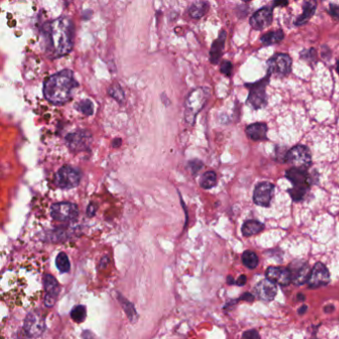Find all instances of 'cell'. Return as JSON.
<instances>
[{
  "mask_svg": "<svg viewBox=\"0 0 339 339\" xmlns=\"http://www.w3.org/2000/svg\"><path fill=\"white\" fill-rule=\"evenodd\" d=\"M42 36L48 57H63L73 49L74 24L68 17H59L43 26Z\"/></svg>",
  "mask_w": 339,
  "mask_h": 339,
  "instance_id": "1",
  "label": "cell"
},
{
  "mask_svg": "<svg viewBox=\"0 0 339 339\" xmlns=\"http://www.w3.org/2000/svg\"><path fill=\"white\" fill-rule=\"evenodd\" d=\"M77 86L73 71L62 70L45 80L43 94L51 104L64 105L72 99L73 91Z\"/></svg>",
  "mask_w": 339,
  "mask_h": 339,
  "instance_id": "2",
  "label": "cell"
},
{
  "mask_svg": "<svg viewBox=\"0 0 339 339\" xmlns=\"http://www.w3.org/2000/svg\"><path fill=\"white\" fill-rule=\"evenodd\" d=\"M210 92L207 88L195 89L188 95L184 104V120L187 124L193 125L198 112L205 106Z\"/></svg>",
  "mask_w": 339,
  "mask_h": 339,
  "instance_id": "3",
  "label": "cell"
},
{
  "mask_svg": "<svg viewBox=\"0 0 339 339\" xmlns=\"http://www.w3.org/2000/svg\"><path fill=\"white\" fill-rule=\"evenodd\" d=\"M81 178L82 175L80 170L70 165H66L58 170L55 175L54 182L57 187L68 190L77 187L80 184Z\"/></svg>",
  "mask_w": 339,
  "mask_h": 339,
  "instance_id": "4",
  "label": "cell"
},
{
  "mask_svg": "<svg viewBox=\"0 0 339 339\" xmlns=\"http://www.w3.org/2000/svg\"><path fill=\"white\" fill-rule=\"evenodd\" d=\"M286 161L295 168L306 170L312 164L310 151L304 146H296L286 154Z\"/></svg>",
  "mask_w": 339,
  "mask_h": 339,
  "instance_id": "5",
  "label": "cell"
},
{
  "mask_svg": "<svg viewBox=\"0 0 339 339\" xmlns=\"http://www.w3.org/2000/svg\"><path fill=\"white\" fill-rule=\"evenodd\" d=\"M270 74H268L267 77H265L263 80L253 83V84H248L247 87H249L250 94L248 98V103L251 104L256 109L261 108L267 104V96H266V87L269 83L270 80Z\"/></svg>",
  "mask_w": 339,
  "mask_h": 339,
  "instance_id": "6",
  "label": "cell"
},
{
  "mask_svg": "<svg viewBox=\"0 0 339 339\" xmlns=\"http://www.w3.org/2000/svg\"><path fill=\"white\" fill-rule=\"evenodd\" d=\"M79 215L78 206L71 202L56 203L51 207V216L59 222H69L76 220Z\"/></svg>",
  "mask_w": 339,
  "mask_h": 339,
  "instance_id": "7",
  "label": "cell"
},
{
  "mask_svg": "<svg viewBox=\"0 0 339 339\" xmlns=\"http://www.w3.org/2000/svg\"><path fill=\"white\" fill-rule=\"evenodd\" d=\"M92 142V134L86 129H80L69 133L66 136V144L70 150L79 152L89 149Z\"/></svg>",
  "mask_w": 339,
  "mask_h": 339,
  "instance_id": "8",
  "label": "cell"
},
{
  "mask_svg": "<svg viewBox=\"0 0 339 339\" xmlns=\"http://www.w3.org/2000/svg\"><path fill=\"white\" fill-rule=\"evenodd\" d=\"M46 328V323L42 316L37 312H32L24 319V330L29 337H39Z\"/></svg>",
  "mask_w": 339,
  "mask_h": 339,
  "instance_id": "9",
  "label": "cell"
},
{
  "mask_svg": "<svg viewBox=\"0 0 339 339\" xmlns=\"http://www.w3.org/2000/svg\"><path fill=\"white\" fill-rule=\"evenodd\" d=\"M292 70V59L287 54H276L268 61V74L285 77Z\"/></svg>",
  "mask_w": 339,
  "mask_h": 339,
  "instance_id": "10",
  "label": "cell"
},
{
  "mask_svg": "<svg viewBox=\"0 0 339 339\" xmlns=\"http://www.w3.org/2000/svg\"><path fill=\"white\" fill-rule=\"evenodd\" d=\"M275 186L269 182L260 183L254 192V202L262 207H268L273 199Z\"/></svg>",
  "mask_w": 339,
  "mask_h": 339,
  "instance_id": "11",
  "label": "cell"
},
{
  "mask_svg": "<svg viewBox=\"0 0 339 339\" xmlns=\"http://www.w3.org/2000/svg\"><path fill=\"white\" fill-rule=\"evenodd\" d=\"M329 280H330V276H329L328 270L326 269V267L323 264L318 263L312 270L307 282H308L309 288L317 289L322 286H326L329 282Z\"/></svg>",
  "mask_w": 339,
  "mask_h": 339,
  "instance_id": "12",
  "label": "cell"
},
{
  "mask_svg": "<svg viewBox=\"0 0 339 339\" xmlns=\"http://www.w3.org/2000/svg\"><path fill=\"white\" fill-rule=\"evenodd\" d=\"M44 286L46 290V297L44 299V303L48 307H52L56 300L57 297L60 294V286L56 278L51 275H45L44 276Z\"/></svg>",
  "mask_w": 339,
  "mask_h": 339,
  "instance_id": "13",
  "label": "cell"
},
{
  "mask_svg": "<svg viewBox=\"0 0 339 339\" xmlns=\"http://www.w3.org/2000/svg\"><path fill=\"white\" fill-rule=\"evenodd\" d=\"M273 21V8L263 7L258 10L250 19L251 26L256 30H264Z\"/></svg>",
  "mask_w": 339,
  "mask_h": 339,
  "instance_id": "14",
  "label": "cell"
},
{
  "mask_svg": "<svg viewBox=\"0 0 339 339\" xmlns=\"http://www.w3.org/2000/svg\"><path fill=\"white\" fill-rule=\"evenodd\" d=\"M286 177L294 184V187L308 189L310 182L306 170L292 167L286 172Z\"/></svg>",
  "mask_w": 339,
  "mask_h": 339,
  "instance_id": "15",
  "label": "cell"
},
{
  "mask_svg": "<svg viewBox=\"0 0 339 339\" xmlns=\"http://www.w3.org/2000/svg\"><path fill=\"white\" fill-rule=\"evenodd\" d=\"M276 284H274L273 281H271L270 279H263L261 280L255 289L256 295L261 298L262 300L265 301H271L273 300L276 295Z\"/></svg>",
  "mask_w": 339,
  "mask_h": 339,
  "instance_id": "16",
  "label": "cell"
},
{
  "mask_svg": "<svg viewBox=\"0 0 339 339\" xmlns=\"http://www.w3.org/2000/svg\"><path fill=\"white\" fill-rule=\"evenodd\" d=\"M267 278L280 286H288L292 281V275L289 269L270 267L266 272Z\"/></svg>",
  "mask_w": 339,
  "mask_h": 339,
  "instance_id": "17",
  "label": "cell"
},
{
  "mask_svg": "<svg viewBox=\"0 0 339 339\" xmlns=\"http://www.w3.org/2000/svg\"><path fill=\"white\" fill-rule=\"evenodd\" d=\"M290 272L292 275V280L296 285H303L304 282L308 281L312 271L309 270L307 264L299 263L297 266H292Z\"/></svg>",
  "mask_w": 339,
  "mask_h": 339,
  "instance_id": "18",
  "label": "cell"
},
{
  "mask_svg": "<svg viewBox=\"0 0 339 339\" xmlns=\"http://www.w3.org/2000/svg\"><path fill=\"white\" fill-rule=\"evenodd\" d=\"M226 37L227 34L224 30L221 31V33L219 34V37L213 42L211 50H210V61L211 63L216 65L219 63L221 56H222V52L225 46V41H226Z\"/></svg>",
  "mask_w": 339,
  "mask_h": 339,
  "instance_id": "19",
  "label": "cell"
},
{
  "mask_svg": "<svg viewBox=\"0 0 339 339\" xmlns=\"http://www.w3.org/2000/svg\"><path fill=\"white\" fill-rule=\"evenodd\" d=\"M268 127L262 123H256L247 127L246 132L248 136L253 140H265L267 138Z\"/></svg>",
  "mask_w": 339,
  "mask_h": 339,
  "instance_id": "20",
  "label": "cell"
},
{
  "mask_svg": "<svg viewBox=\"0 0 339 339\" xmlns=\"http://www.w3.org/2000/svg\"><path fill=\"white\" fill-rule=\"evenodd\" d=\"M317 10V2L307 1L303 5V13L298 17L296 25H303L308 21Z\"/></svg>",
  "mask_w": 339,
  "mask_h": 339,
  "instance_id": "21",
  "label": "cell"
},
{
  "mask_svg": "<svg viewBox=\"0 0 339 339\" xmlns=\"http://www.w3.org/2000/svg\"><path fill=\"white\" fill-rule=\"evenodd\" d=\"M263 229H264V225L261 222L251 220V221H247L244 223V225L242 227V233L244 236L249 237V236H253L256 234L260 233Z\"/></svg>",
  "mask_w": 339,
  "mask_h": 339,
  "instance_id": "22",
  "label": "cell"
},
{
  "mask_svg": "<svg viewBox=\"0 0 339 339\" xmlns=\"http://www.w3.org/2000/svg\"><path fill=\"white\" fill-rule=\"evenodd\" d=\"M208 10V3L204 1H198L191 4L189 7V14L192 18H201Z\"/></svg>",
  "mask_w": 339,
  "mask_h": 339,
  "instance_id": "23",
  "label": "cell"
},
{
  "mask_svg": "<svg viewBox=\"0 0 339 339\" xmlns=\"http://www.w3.org/2000/svg\"><path fill=\"white\" fill-rule=\"evenodd\" d=\"M284 38H285L284 32L281 30H277V31H272V32L264 34L261 37V41L265 45H273V44L280 42Z\"/></svg>",
  "mask_w": 339,
  "mask_h": 339,
  "instance_id": "24",
  "label": "cell"
},
{
  "mask_svg": "<svg viewBox=\"0 0 339 339\" xmlns=\"http://www.w3.org/2000/svg\"><path fill=\"white\" fill-rule=\"evenodd\" d=\"M217 183V175L214 171L205 172L200 179V186L204 189H211Z\"/></svg>",
  "mask_w": 339,
  "mask_h": 339,
  "instance_id": "25",
  "label": "cell"
},
{
  "mask_svg": "<svg viewBox=\"0 0 339 339\" xmlns=\"http://www.w3.org/2000/svg\"><path fill=\"white\" fill-rule=\"evenodd\" d=\"M108 95L120 104H123L126 101L124 90L122 89L121 86L117 84V83L108 88Z\"/></svg>",
  "mask_w": 339,
  "mask_h": 339,
  "instance_id": "26",
  "label": "cell"
},
{
  "mask_svg": "<svg viewBox=\"0 0 339 339\" xmlns=\"http://www.w3.org/2000/svg\"><path fill=\"white\" fill-rule=\"evenodd\" d=\"M56 267L62 273H68L71 269V264L68 256L65 253H60L56 258Z\"/></svg>",
  "mask_w": 339,
  "mask_h": 339,
  "instance_id": "27",
  "label": "cell"
},
{
  "mask_svg": "<svg viewBox=\"0 0 339 339\" xmlns=\"http://www.w3.org/2000/svg\"><path fill=\"white\" fill-rule=\"evenodd\" d=\"M242 261L243 264L250 268V269H255L258 266L259 263V259L257 257V255L255 254L254 252L251 251H246L243 256H242Z\"/></svg>",
  "mask_w": 339,
  "mask_h": 339,
  "instance_id": "28",
  "label": "cell"
},
{
  "mask_svg": "<svg viewBox=\"0 0 339 339\" xmlns=\"http://www.w3.org/2000/svg\"><path fill=\"white\" fill-rule=\"evenodd\" d=\"M87 317V309L84 305H76L71 310V318L76 322H83Z\"/></svg>",
  "mask_w": 339,
  "mask_h": 339,
  "instance_id": "29",
  "label": "cell"
},
{
  "mask_svg": "<svg viewBox=\"0 0 339 339\" xmlns=\"http://www.w3.org/2000/svg\"><path fill=\"white\" fill-rule=\"evenodd\" d=\"M119 300L122 302V304L124 306V309L126 310V313H127V316H128V318L131 321H134L136 319V312H135L133 305L129 301L126 300L121 295L119 296Z\"/></svg>",
  "mask_w": 339,
  "mask_h": 339,
  "instance_id": "30",
  "label": "cell"
},
{
  "mask_svg": "<svg viewBox=\"0 0 339 339\" xmlns=\"http://www.w3.org/2000/svg\"><path fill=\"white\" fill-rule=\"evenodd\" d=\"M77 107L86 116H92L94 114V105L90 100H84L78 103Z\"/></svg>",
  "mask_w": 339,
  "mask_h": 339,
  "instance_id": "31",
  "label": "cell"
},
{
  "mask_svg": "<svg viewBox=\"0 0 339 339\" xmlns=\"http://www.w3.org/2000/svg\"><path fill=\"white\" fill-rule=\"evenodd\" d=\"M306 191L307 189L305 188H298V187H293L292 189L289 190V193L291 195V197L293 198L294 201H300L302 200V198L304 197V195L306 194Z\"/></svg>",
  "mask_w": 339,
  "mask_h": 339,
  "instance_id": "32",
  "label": "cell"
},
{
  "mask_svg": "<svg viewBox=\"0 0 339 339\" xmlns=\"http://www.w3.org/2000/svg\"><path fill=\"white\" fill-rule=\"evenodd\" d=\"M233 71V65L229 61H224L221 64V72L226 76H231Z\"/></svg>",
  "mask_w": 339,
  "mask_h": 339,
  "instance_id": "33",
  "label": "cell"
},
{
  "mask_svg": "<svg viewBox=\"0 0 339 339\" xmlns=\"http://www.w3.org/2000/svg\"><path fill=\"white\" fill-rule=\"evenodd\" d=\"M189 166H190V170L191 171H192V173H193V174H196L199 170L202 168L203 163H202L200 160H198V159H194V160H192V161L189 162Z\"/></svg>",
  "mask_w": 339,
  "mask_h": 339,
  "instance_id": "34",
  "label": "cell"
},
{
  "mask_svg": "<svg viewBox=\"0 0 339 339\" xmlns=\"http://www.w3.org/2000/svg\"><path fill=\"white\" fill-rule=\"evenodd\" d=\"M242 339H260V335L256 330H248L244 332Z\"/></svg>",
  "mask_w": 339,
  "mask_h": 339,
  "instance_id": "35",
  "label": "cell"
},
{
  "mask_svg": "<svg viewBox=\"0 0 339 339\" xmlns=\"http://www.w3.org/2000/svg\"><path fill=\"white\" fill-rule=\"evenodd\" d=\"M96 211H97V206L94 203H91L87 208V216L93 217L96 214Z\"/></svg>",
  "mask_w": 339,
  "mask_h": 339,
  "instance_id": "36",
  "label": "cell"
},
{
  "mask_svg": "<svg viewBox=\"0 0 339 339\" xmlns=\"http://www.w3.org/2000/svg\"><path fill=\"white\" fill-rule=\"evenodd\" d=\"M329 12L331 13V15H333L334 17L336 18H339V7L338 6H335V5H330L329 7Z\"/></svg>",
  "mask_w": 339,
  "mask_h": 339,
  "instance_id": "37",
  "label": "cell"
},
{
  "mask_svg": "<svg viewBox=\"0 0 339 339\" xmlns=\"http://www.w3.org/2000/svg\"><path fill=\"white\" fill-rule=\"evenodd\" d=\"M246 281H247V277H246V276L242 275V276H240V277L238 278V280H237V285H238V286H243V285L246 284Z\"/></svg>",
  "mask_w": 339,
  "mask_h": 339,
  "instance_id": "38",
  "label": "cell"
},
{
  "mask_svg": "<svg viewBox=\"0 0 339 339\" xmlns=\"http://www.w3.org/2000/svg\"><path fill=\"white\" fill-rule=\"evenodd\" d=\"M122 143V139H120V138H116L115 140H114V143H112V147L114 148H119V147H121V144Z\"/></svg>",
  "mask_w": 339,
  "mask_h": 339,
  "instance_id": "39",
  "label": "cell"
},
{
  "mask_svg": "<svg viewBox=\"0 0 339 339\" xmlns=\"http://www.w3.org/2000/svg\"><path fill=\"white\" fill-rule=\"evenodd\" d=\"M306 309H307V306H306V305H302V306H301V308L298 310V313H299L300 315H303V314L305 313V310H306Z\"/></svg>",
  "mask_w": 339,
  "mask_h": 339,
  "instance_id": "40",
  "label": "cell"
},
{
  "mask_svg": "<svg viewBox=\"0 0 339 339\" xmlns=\"http://www.w3.org/2000/svg\"><path fill=\"white\" fill-rule=\"evenodd\" d=\"M334 309V307L332 305H327V307H325V312L326 313H329V312H332Z\"/></svg>",
  "mask_w": 339,
  "mask_h": 339,
  "instance_id": "41",
  "label": "cell"
},
{
  "mask_svg": "<svg viewBox=\"0 0 339 339\" xmlns=\"http://www.w3.org/2000/svg\"><path fill=\"white\" fill-rule=\"evenodd\" d=\"M274 5H288V2H276Z\"/></svg>",
  "mask_w": 339,
  "mask_h": 339,
  "instance_id": "42",
  "label": "cell"
},
{
  "mask_svg": "<svg viewBox=\"0 0 339 339\" xmlns=\"http://www.w3.org/2000/svg\"><path fill=\"white\" fill-rule=\"evenodd\" d=\"M336 70H337V73L339 74V61L337 62V65H336Z\"/></svg>",
  "mask_w": 339,
  "mask_h": 339,
  "instance_id": "43",
  "label": "cell"
}]
</instances>
